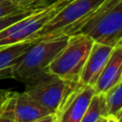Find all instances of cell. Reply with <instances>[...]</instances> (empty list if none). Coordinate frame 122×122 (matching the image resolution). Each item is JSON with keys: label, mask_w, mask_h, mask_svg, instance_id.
<instances>
[{"label": "cell", "mask_w": 122, "mask_h": 122, "mask_svg": "<svg viewBox=\"0 0 122 122\" xmlns=\"http://www.w3.org/2000/svg\"><path fill=\"white\" fill-rule=\"evenodd\" d=\"M76 33L112 48L122 44V0H104Z\"/></svg>", "instance_id": "6da1fadb"}, {"label": "cell", "mask_w": 122, "mask_h": 122, "mask_svg": "<svg viewBox=\"0 0 122 122\" xmlns=\"http://www.w3.org/2000/svg\"><path fill=\"white\" fill-rule=\"evenodd\" d=\"M69 35L34 41L19 57L11 71V78L24 84L47 71L51 62L66 46Z\"/></svg>", "instance_id": "7a4b0ae2"}, {"label": "cell", "mask_w": 122, "mask_h": 122, "mask_svg": "<svg viewBox=\"0 0 122 122\" xmlns=\"http://www.w3.org/2000/svg\"><path fill=\"white\" fill-rule=\"evenodd\" d=\"M103 1L71 0L33 36V41L76 33Z\"/></svg>", "instance_id": "3957f363"}, {"label": "cell", "mask_w": 122, "mask_h": 122, "mask_svg": "<svg viewBox=\"0 0 122 122\" xmlns=\"http://www.w3.org/2000/svg\"><path fill=\"white\" fill-rule=\"evenodd\" d=\"M80 83L65 80L45 71L25 83V92L56 114Z\"/></svg>", "instance_id": "277c9868"}, {"label": "cell", "mask_w": 122, "mask_h": 122, "mask_svg": "<svg viewBox=\"0 0 122 122\" xmlns=\"http://www.w3.org/2000/svg\"><path fill=\"white\" fill-rule=\"evenodd\" d=\"M94 42L88 36L69 35L66 46L51 62L47 71L65 80L79 83L84 65Z\"/></svg>", "instance_id": "5b68a950"}, {"label": "cell", "mask_w": 122, "mask_h": 122, "mask_svg": "<svg viewBox=\"0 0 122 122\" xmlns=\"http://www.w3.org/2000/svg\"><path fill=\"white\" fill-rule=\"evenodd\" d=\"M94 94L92 86L79 84L55 114L57 122H80Z\"/></svg>", "instance_id": "8992f818"}, {"label": "cell", "mask_w": 122, "mask_h": 122, "mask_svg": "<svg viewBox=\"0 0 122 122\" xmlns=\"http://www.w3.org/2000/svg\"><path fill=\"white\" fill-rule=\"evenodd\" d=\"M112 49L113 48L111 46L99 43L92 44L80 75L79 83L81 85L93 87L109 59Z\"/></svg>", "instance_id": "52a82bcc"}, {"label": "cell", "mask_w": 122, "mask_h": 122, "mask_svg": "<svg viewBox=\"0 0 122 122\" xmlns=\"http://www.w3.org/2000/svg\"><path fill=\"white\" fill-rule=\"evenodd\" d=\"M120 81H122V44L112 49L105 67L92 88L95 93L103 94Z\"/></svg>", "instance_id": "ba28073f"}, {"label": "cell", "mask_w": 122, "mask_h": 122, "mask_svg": "<svg viewBox=\"0 0 122 122\" xmlns=\"http://www.w3.org/2000/svg\"><path fill=\"white\" fill-rule=\"evenodd\" d=\"M51 112L25 92H15L14 117L16 122H31Z\"/></svg>", "instance_id": "9c48e42d"}, {"label": "cell", "mask_w": 122, "mask_h": 122, "mask_svg": "<svg viewBox=\"0 0 122 122\" xmlns=\"http://www.w3.org/2000/svg\"><path fill=\"white\" fill-rule=\"evenodd\" d=\"M33 42L32 40H29L0 50V79L11 78L13 66Z\"/></svg>", "instance_id": "30bf717a"}, {"label": "cell", "mask_w": 122, "mask_h": 122, "mask_svg": "<svg viewBox=\"0 0 122 122\" xmlns=\"http://www.w3.org/2000/svg\"><path fill=\"white\" fill-rule=\"evenodd\" d=\"M103 94L108 117L112 116L117 120H120L122 112V81L118 82Z\"/></svg>", "instance_id": "8fae6325"}, {"label": "cell", "mask_w": 122, "mask_h": 122, "mask_svg": "<svg viewBox=\"0 0 122 122\" xmlns=\"http://www.w3.org/2000/svg\"><path fill=\"white\" fill-rule=\"evenodd\" d=\"M101 117H108L104 94L95 93L81 118L80 122H96Z\"/></svg>", "instance_id": "7c38bea8"}, {"label": "cell", "mask_w": 122, "mask_h": 122, "mask_svg": "<svg viewBox=\"0 0 122 122\" xmlns=\"http://www.w3.org/2000/svg\"><path fill=\"white\" fill-rule=\"evenodd\" d=\"M15 92L10 93L0 102V122H16L14 117Z\"/></svg>", "instance_id": "4fadbf2b"}, {"label": "cell", "mask_w": 122, "mask_h": 122, "mask_svg": "<svg viewBox=\"0 0 122 122\" xmlns=\"http://www.w3.org/2000/svg\"><path fill=\"white\" fill-rule=\"evenodd\" d=\"M8 1L23 10H37L45 8L44 0H8Z\"/></svg>", "instance_id": "5bb4252c"}, {"label": "cell", "mask_w": 122, "mask_h": 122, "mask_svg": "<svg viewBox=\"0 0 122 122\" xmlns=\"http://www.w3.org/2000/svg\"><path fill=\"white\" fill-rule=\"evenodd\" d=\"M27 11H30V10H23L15 7L14 5H12L11 3H10L8 0H3L0 2V18L8 16V15L23 13V12H27Z\"/></svg>", "instance_id": "9a60e30c"}, {"label": "cell", "mask_w": 122, "mask_h": 122, "mask_svg": "<svg viewBox=\"0 0 122 122\" xmlns=\"http://www.w3.org/2000/svg\"><path fill=\"white\" fill-rule=\"evenodd\" d=\"M33 11L35 10H30V11H27V12H23V13H17V14H11V15H8V16H5V17H2L0 18V31L3 30L5 28L9 27L10 25L23 19L24 17L30 15V13H32Z\"/></svg>", "instance_id": "2e32d148"}, {"label": "cell", "mask_w": 122, "mask_h": 122, "mask_svg": "<svg viewBox=\"0 0 122 122\" xmlns=\"http://www.w3.org/2000/svg\"><path fill=\"white\" fill-rule=\"evenodd\" d=\"M57 121V117L54 113H51V114H48L44 117H41L39 119H36L34 121H31V122H56Z\"/></svg>", "instance_id": "e0dca14e"}, {"label": "cell", "mask_w": 122, "mask_h": 122, "mask_svg": "<svg viewBox=\"0 0 122 122\" xmlns=\"http://www.w3.org/2000/svg\"><path fill=\"white\" fill-rule=\"evenodd\" d=\"M10 93V91H7V90H0V102L5 99L9 94Z\"/></svg>", "instance_id": "ac0fdd59"}, {"label": "cell", "mask_w": 122, "mask_h": 122, "mask_svg": "<svg viewBox=\"0 0 122 122\" xmlns=\"http://www.w3.org/2000/svg\"><path fill=\"white\" fill-rule=\"evenodd\" d=\"M57 0H44V6H45V8L46 7H48V6H50V5H51V4H53L54 2H56Z\"/></svg>", "instance_id": "d6986e66"}, {"label": "cell", "mask_w": 122, "mask_h": 122, "mask_svg": "<svg viewBox=\"0 0 122 122\" xmlns=\"http://www.w3.org/2000/svg\"><path fill=\"white\" fill-rule=\"evenodd\" d=\"M106 122H121V121L120 120H117L116 118H114L112 116H109V117H107Z\"/></svg>", "instance_id": "ffe728a7"}, {"label": "cell", "mask_w": 122, "mask_h": 122, "mask_svg": "<svg viewBox=\"0 0 122 122\" xmlns=\"http://www.w3.org/2000/svg\"><path fill=\"white\" fill-rule=\"evenodd\" d=\"M106 120H107V117H101L96 122H106Z\"/></svg>", "instance_id": "44dd1931"}, {"label": "cell", "mask_w": 122, "mask_h": 122, "mask_svg": "<svg viewBox=\"0 0 122 122\" xmlns=\"http://www.w3.org/2000/svg\"><path fill=\"white\" fill-rule=\"evenodd\" d=\"M1 1H3V0H0V2H1Z\"/></svg>", "instance_id": "7402d4cb"}, {"label": "cell", "mask_w": 122, "mask_h": 122, "mask_svg": "<svg viewBox=\"0 0 122 122\" xmlns=\"http://www.w3.org/2000/svg\"><path fill=\"white\" fill-rule=\"evenodd\" d=\"M56 122H57V121H56Z\"/></svg>", "instance_id": "603a6c76"}]
</instances>
